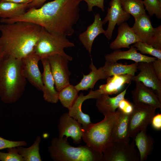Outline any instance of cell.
<instances>
[{
  "mask_svg": "<svg viewBox=\"0 0 161 161\" xmlns=\"http://www.w3.org/2000/svg\"><path fill=\"white\" fill-rule=\"evenodd\" d=\"M78 91L75 86L68 85L58 92V99L64 107L71 108L78 97Z\"/></svg>",
  "mask_w": 161,
  "mask_h": 161,
  "instance_id": "cell-29",
  "label": "cell"
},
{
  "mask_svg": "<svg viewBox=\"0 0 161 161\" xmlns=\"http://www.w3.org/2000/svg\"><path fill=\"white\" fill-rule=\"evenodd\" d=\"M1 0H0V1Z\"/></svg>",
  "mask_w": 161,
  "mask_h": 161,
  "instance_id": "cell-44",
  "label": "cell"
},
{
  "mask_svg": "<svg viewBox=\"0 0 161 161\" xmlns=\"http://www.w3.org/2000/svg\"><path fill=\"white\" fill-rule=\"evenodd\" d=\"M120 2L123 9L134 19L146 13L142 0H120Z\"/></svg>",
  "mask_w": 161,
  "mask_h": 161,
  "instance_id": "cell-30",
  "label": "cell"
},
{
  "mask_svg": "<svg viewBox=\"0 0 161 161\" xmlns=\"http://www.w3.org/2000/svg\"><path fill=\"white\" fill-rule=\"evenodd\" d=\"M117 35L115 39L109 45L112 49L116 50L122 48H130L132 44L140 41L132 28L126 22L119 26Z\"/></svg>",
  "mask_w": 161,
  "mask_h": 161,
  "instance_id": "cell-17",
  "label": "cell"
},
{
  "mask_svg": "<svg viewBox=\"0 0 161 161\" xmlns=\"http://www.w3.org/2000/svg\"><path fill=\"white\" fill-rule=\"evenodd\" d=\"M120 111L118 121L113 129L112 133V142L129 143L130 138L129 131V115Z\"/></svg>",
  "mask_w": 161,
  "mask_h": 161,
  "instance_id": "cell-25",
  "label": "cell"
},
{
  "mask_svg": "<svg viewBox=\"0 0 161 161\" xmlns=\"http://www.w3.org/2000/svg\"><path fill=\"white\" fill-rule=\"evenodd\" d=\"M135 88L131 93L134 103H143L161 108V100L151 89L140 82H135Z\"/></svg>",
  "mask_w": 161,
  "mask_h": 161,
  "instance_id": "cell-15",
  "label": "cell"
},
{
  "mask_svg": "<svg viewBox=\"0 0 161 161\" xmlns=\"http://www.w3.org/2000/svg\"><path fill=\"white\" fill-rule=\"evenodd\" d=\"M103 25L100 15L96 14L95 15L93 23L78 36L79 40L90 54L94 40L100 34L105 33V30L103 28Z\"/></svg>",
  "mask_w": 161,
  "mask_h": 161,
  "instance_id": "cell-18",
  "label": "cell"
},
{
  "mask_svg": "<svg viewBox=\"0 0 161 161\" xmlns=\"http://www.w3.org/2000/svg\"><path fill=\"white\" fill-rule=\"evenodd\" d=\"M89 99H96L94 91L91 90L88 94L85 96L83 93H80L72 107L68 110L69 115L77 120L83 128L87 127L92 123L89 116L84 113L81 109L83 102Z\"/></svg>",
  "mask_w": 161,
  "mask_h": 161,
  "instance_id": "cell-21",
  "label": "cell"
},
{
  "mask_svg": "<svg viewBox=\"0 0 161 161\" xmlns=\"http://www.w3.org/2000/svg\"><path fill=\"white\" fill-rule=\"evenodd\" d=\"M27 142L25 141H13L6 139L0 137V150L10 147L19 146H26Z\"/></svg>",
  "mask_w": 161,
  "mask_h": 161,
  "instance_id": "cell-35",
  "label": "cell"
},
{
  "mask_svg": "<svg viewBox=\"0 0 161 161\" xmlns=\"http://www.w3.org/2000/svg\"><path fill=\"white\" fill-rule=\"evenodd\" d=\"M74 46V43L69 41L66 36L49 32L42 27L33 53L41 59L51 55L59 54L71 61L72 57L67 54L64 49Z\"/></svg>",
  "mask_w": 161,
  "mask_h": 161,
  "instance_id": "cell-6",
  "label": "cell"
},
{
  "mask_svg": "<svg viewBox=\"0 0 161 161\" xmlns=\"http://www.w3.org/2000/svg\"><path fill=\"white\" fill-rule=\"evenodd\" d=\"M135 145L134 140L130 144L112 142L103 152V161H139V152Z\"/></svg>",
  "mask_w": 161,
  "mask_h": 161,
  "instance_id": "cell-8",
  "label": "cell"
},
{
  "mask_svg": "<svg viewBox=\"0 0 161 161\" xmlns=\"http://www.w3.org/2000/svg\"><path fill=\"white\" fill-rule=\"evenodd\" d=\"M7 152L0 151V161H24L22 157L19 154L16 147L7 148Z\"/></svg>",
  "mask_w": 161,
  "mask_h": 161,
  "instance_id": "cell-33",
  "label": "cell"
},
{
  "mask_svg": "<svg viewBox=\"0 0 161 161\" xmlns=\"http://www.w3.org/2000/svg\"><path fill=\"white\" fill-rule=\"evenodd\" d=\"M120 114L117 109L113 113L104 115V119L99 122L92 123L87 127L83 128L82 139L86 145L95 151L103 153L112 142V133Z\"/></svg>",
  "mask_w": 161,
  "mask_h": 161,
  "instance_id": "cell-4",
  "label": "cell"
},
{
  "mask_svg": "<svg viewBox=\"0 0 161 161\" xmlns=\"http://www.w3.org/2000/svg\"><path fill=\"white\" fill-rule=\"evenodd\" d=\"M136 48L131 46L127 51L115 50L113 52L106 54L104 56L106 61L114 62L122 59L130 60L136 63L140 62H152L157 58L148 56L138 52Z\"/></svg>",
  "mask_w": 161,
  "mask_h": 161,
  "instance_id": "cell-19",
  "label": "cell"
},
{
  "mask_svg": "<svg viewBox=\"0 0 161 161\" xmlns=\"http://www.w3.org/2000/svg\"><path fill=\"white\" fill-rule=\"evenodd\" d=\"M142 54H147L161 59V50L156 49L147 43L139 41L132 46Z\"/></svg>",
  "mask_w": 161,
  "mask_h": 161,
  "instance_id": "cell-31",
  "label": "cell"
},
{
  "mask_svg": "<svg viewBox=\"0 0 161 161\" xmlns=\"http://www.w3.org/2000/svg\"><path fill=\"white\" fill-rule=\"evenodd\" d=\"M43 67L42 81L43 88V97L45 100L55 103L58 100V92L55 86L54 80L52 74L47 58L41 59Z\"/></svg>",
  "mask_w": 161,
  "mask_h": 161,
  "instance_id": "cell-14",
  "label": "cell"
},
{
  "mask_svg": "<svg viewBox=\"0 0 161 161\" xmlns=\"http://www.w3.org/2000/svg\"><path fill=\"white\" fill-rule=\"evenodd\" d=\"M47 0H33L28 4V9L31 8H38L42 6Z\"/></svg>",
  "mask_w": 161,
  "mask_h": 161,
  "instance_id": "cell-40",
  "label": "cell"
},
{
  "mask_svg": "<svg viewBox=\"0 0 161 161\" xmlns=\"http://www.w3.org/2000/svg\"><path fill=\"white\" fill-rule=\"evenodd\" d=\"M29 4L0 1V18H10L22 15L28 9Z\"/></svg>",
  "mask_w": 161,
  "mask_h": 161,
  "instance_id": "cell-26",
  "label": "cell"
},
{
  "mask_svg": "<svg viewBox=\"0 0 161 161\" xmlns=\"http://www.w3.org/2000/svg\"><path fill=\"white\" fill-rule=\"evenodd\" d=\"M134 76L128 74L115 75L107 78L106 83L100 85L95 91L99 97L102 94H116L123 89L125 84H129Z\"/></svg>",
  "mask_w": 161,
  "mask_h": 161,
  "instance_id": "cell-16",
  "label": "cell"
},
{
  "mask_svg": "<svg viewBox=\"0 0 161 161\" xmlns=\"http://www.w3.org/2000/svg\"><path fill=\"white\" fill-rule=\"evenodd\" d=\"M138 63L130 64H124L117 62L106 61L104 65L99 68L101 72L102 79L115 75L125 74L135 75L137 71Z\"/></svg>",
  "mask_w": 161,
  "mask_h": 161,
  "instance_id": "cell-20",
  "label": "cell"
},
{
  "mask_svg": "<svg viewBox=\"0 0 161 161\" xmlns=\"http://www.w3.org/2000/svg\"><path fill=\"white\" fill-rule=\"evenodd\" d=\"M89 68L91 70L89 73L87 75L83 74L80 81L75 86L78 91L94 88L96 82L102 79L99 70L94 65L92 61L89 65Z\"/></svg>",
  "mask_w": 161,
  "mask_h": 161,
  "instance_id": "cell-27",
  "label": "cell"
},
{
  "mask_svg": "<svg viewBox=\"0 0 161 161\" xmlns=\"http://www.w3.org/2000/svg\"><path fill=\"white\" fill-rule=\"evenodd\" d=\"M154 48L161 50V25L154 28L153 35L147 43Z\"/></svg>",
  "mask_w": 161,
  "mask_h": 161,
  "instance_id": "cell-34",
  "label": "cell"
},
{
  "mask_svg": "<svg viewBox=\"0 0 161 161\" xmlns=\"http://www.w3.org/2000/svg\"><path fill=\"white\" fill-rule=\"evenodd\" d=\"M27 80L22 70L21 60L7 56L0 64V98L4 103H15L23 95Z\"/></svg>",
  "mask_w": 161,
  "mask_h": 161,
  "instance_id": "cell-3",
  "label": "cell"
},
{
  "mask_svg": "<svg viewBox=\"0 0 161 161\" xmlns=\"http://www.w3.org/2000/svg\"><path fill=\"white\" fill-rule=\"evenodd\" d=\"M134 107V103L124 98L120 102L117 109L122 112L130 115L132 112Z\"/></svg>",
  "mask_w": 161,
  "mask_h": 161,
  "instance_id": "cell-36",
  "label": "cell"
},
{
  "mask_svg": "<svg viewBox=\"0 0 161 161\" xmlns=\"http://www.w3.org/2000/svg\"><path fill=\"white\" fill-rule=\"evenodd\" d=\"M140 154V161H146L151 153L154 143L153 138L147 134L146 129L140 130L134 139Z\"/></svg>",
  "mask_w": 161,
  "mask_h": 161,
  "instance_id": "cell-24",
  "label": "cell"
},
{
  "mask_svg": "<svg viewBox=\"0 0 161 161\" xmlns=\"http://www.w3.org/2000/svg\"><path fill=\"white\" fill-rule=\"evenodd\" d=\"M41 28L25 21L0 23V44L6 56L21 59L33 53Z\"/></svg>",
  "mask_w": 161,
  "mask_h": 161,
  "instance_id": "cell-2",
  "label": "cell"
},
{
  "mask_svg": "<svg viewBox=\"0 0 161 161\" xmlns=\"http://www.w3.org/2000/svg\"><path fill=\"white\" fill-rule=\"evenodd\" d=\"M134 109L129 115V131L130 137L134 139L141 130L147 129L155 114L156 107L143 103H134Z\"/></svg>",
  "mask_w": 161,
  "mask_h": 161,
  "instance_id": "cell-7",
  "label": "cell"
},
{
  "mask_svg": "<svg viewBox=\"0 0 161 161\" xmlns=\"http://www.w3.org/2000/svg\"><path fill=\"white\" fill-rule=\"evenodd\" d=\"M21 60L22 74L24 77L34 87L42 91V74L38 66L40 58L33 52Z\"/></svg>",
  "mask_w": 161,
  "mask_h": 161,
  "instance_id": "cell-11",
  "label": "cell"
},
{
  "mask_svg": "<svg viewBox=\"0 0 161 161\" xmlns=\"http://www.w3.org/2000/svg\"><path fill=\"white\" fill-rule=\"evenodd\" d=\"M67 137H54L48 148L55 161H103V154L86 145L75 147L70 145Z\"/></svg>",
  "mask_w": 161,
  "mask_h": 161,
  "instance_id": "cell-5",
  "label": "cell"
},
{
  "mask_svg": "<svg viewBox=\"0 0 161 161\" xmlns=\"http://www.w3.org/2000/svg\"><path fill=\"white\" fill-rule=\"evenodd\" d=\"M6 56L5 51L0 44V64Z\"/></svg>",
  "mask_w": 161,
  "mask_h": 161,
  "instance_id": "cell-42",
  "label": "cell"
},
{
  "mask_svg": "<svg viewBox=\"0 0 161 161\" xmlns=\"http://www.w3.org/2000/svg\"><path fill=\"white\" fill-rule=\"evenodd\" d=\"M134 20L131 27L133 30L140 41L147 43L152 37L154 31L149 16L145 13Z\"/></svg>",
  "mask_w": 161,
  "mask_h": 161,
  "instance_id": "cell-22",
  "label": "cell"
},
{
  "mask_svg": "<svg viewBox=\"0 0 161 161\" xmlns=\"http://www.w3.org/2000/svg\"><path fill=\"white\" fill-rule=\"evenodd\" d=\"M159 0L160 1V2H161V0Z\"/></svg>",
  "mask_w": 161,
  "mask_h": 161,
  "instance_id": "cell-43",
  "label": "cell"
},
{
  "mask_svg": "<svg viewBox=\"0 0 161 161\" xmlns=\"http://www.w3.org/2000/svg\"><path fill=\"white\" fill-rule=\"evenodd\" d=\"M152 63L156 76L159 80L161 81V59L157 58Z\"/></svg>",
  "mask_w": 161,
  "mask_h": 161,
  "instance_id": "cell-39",
  "label": "cell"
},
{
  "mask_svg": "<svg viewBox=\"0 0 161 161\" xmlns=\"http://www.w3.org/2000/svg\"><path fill=\"white\" fill-rule=\"evenodd\" d=\"M130 17L131 15L123 9L120 0H112L110 2L107 14L102 21L103 24L108 21L107 28L104 34L108 40L112 38L116 25L119 26L126 22Z\"/></svg>",
  "mask_w": 161,
  "mask_h": 161,
  "instance_id": "cell-10",
  "label": "cell"
},
{
  "mask_svg": "<svg viewBox=\"0 0 161 161\" xmlns=\"http://www.w3.org/2000/svg\"><path fill=\"white\" fill-rule=\"evenodd\" d=\"M58 137H70L74 143L79 144L83 135V127L77 120L70 116L68 113L63 114L60 117L58 125Z\"/></svg>",
  "mask_w": 161,
  "mask_h": 161,
  "instance_id": "cell-13",
  "label": "cell"
},
{
  "mask_svg": "<svg viewBox=\"0 0 161 161\" xmlns=\"http://www.w3.org/2000/svg\"><path fill=\"white\" fill-rule=\"evenodd\" d=\"M55 83V89L58 92L70 84L69 78L71 74L69 70V61L59 54H55L47 57Z\"/></svg>",
  "mask_w": 161,
  "mask_h": 161,
  "instance_id": "cell-9",
  "label": "cell"
},
{
  "mask_svg": "<svg viewBox=\"0 0 161 161\" xmlns=\"http://www.w3.org/2000/svg\"><path fill=\"white\" fill-rule=\"evenodd\" d=\"M81 0H54L38 8L28 9L23 15L1 19L2 23L25 21L37 25L49 32L66 36L74 32V27L79 18Z\"/></svg>",
  "mask_w": 161,
  "mask_h": 161,
  "instance_id": "cell-1",
  "label": "cell"
},
{
  "mask_svg": "<svg viewBox=\"0 0 161 161\" xmlns=\"http://www.w3.org/2000/svg\"><path fill=\"white\" fill-rule=\"evenodd\" d=\"M143 2L150 16L155 15L157 18L161 19V2L159 0H144Z\"/></svg>",
  "mask_w": 161,
  "mask_h": 161,
  "instance_id": "cell-32",
  "label": "cell"
},
{
  "mask_svg": "<svg viewBox=\"0 0 161 161\" xmlns=\"http://www.w3.org/2000/svg\"><path fill=\"white\" fill-rule=\"evenodd\" d=\"M152 128L156 130L161 129V114L158 113L153 117L150 124Z\"/></svg>",
  "mask_w": 161,
  "mask_h": 161,
  "instance_id": "cell-38",
  "label": "cell"
},
{
  "mask_svg": "<svg viewBox=\"0 0 161 161\" xmlns=\"http://www.w3.org/2000/svg\"><path fill=\"white\" fill-rule=\"evenodd\" d=\"M127 88L116 96L111 97L106 94L101 95L96 99V105L99 112L104 115L115 112L120 101L125 98Z\"/></svg>",
  "mask_w": 161,
  "mask_h": 161,
  "instance_id": "cell-23",
  "label": "cell"
},
{
  "mask_svg": "<svg viewBox=\"0 0 161 161\" xmlns=\"http://www.w3.org/2000/svg\"><path fill=\"white\" fill-rule=\"evenodd\" d=\"M41 138L36 137L33 144L27 148L22 146L16 147L18 153L23 158L24 161H41L39 152V144Z\"/></svg>",
  "mask_w": 161,
  "mask_h": 161,
  "instance_id": "cell-28",
  "label": "cell"
},
{
  "mask_svg": "<svg viewBox=\"0 0 161 161\" xmlns=\"http://www.w3.org/2000/svg\"><path fill=\"white\" fill-rule=\"evenodd\" d=\"M33 0H1V2H11L19 4L29 3Z\"/></svg>",
  "mask_w": 161,
  "mask_h": 161,
  "instance_id": "cell-41",
  "label": "cell"
},
{
  "mask_svg": "<svg viewBox=\"0 0 161 161\" xmlns=\"http://www.w3.org/2000/svg\"><path fill=\"white\" fill-rule=\"evenodd\" d=\"M85 1L87 5L88 10L89 12L93 11V8L96 6L100 8L102 11H104V0H81Z\"/></svg>",
  "mask_w": 161,
  "mask_h": 161,
  "instance_id": "cell-37",
  "label": "cell"
},
{
  "mask_svg": "<svg viewBox=\"0 0 161 161\" xmlns=\"http://www.w3.org/2000/svg\"><path fill=\"white\" fill-rule=\"evenodd\" d=\"M137 69L140 72L137 75L133 76L132 80L141 82L151 89L161 100V81L154 71L152 62H138Z\"/></svg>",
  "mask_w": 161,
  "mask_h": 161,
  "instance_id": "cell-12",
  "label": "cell"
}]
</instances>
